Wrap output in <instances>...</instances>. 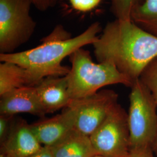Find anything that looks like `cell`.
I'll list each match as a JSON object with an SVG mask.
<instances>
[{"instance_id": "obj_1", "label": "cell", "mask_w": 157, "mask_h": 157, "mask_svg": "<svg viewBox=\"0 0 157 157\" xmlns=\"http://www.w3.org/2000/svg\"><path fill=\"white\" fill-rule=\"evenodd\" d=\"M98 62H110L133 83L157 56V37L132 20L108 23L93 44Z\"/></svg>"}, {"instance_id": "obj_2", "label": "cell", "mask_w": 157, "mask_h": 157, "mask_svg": "<svg viewBox=\"0 0 157 157\" xmlns=\"http://www.w3.org/2000/svg\"><path fill=\"white\" fill-rule=\"evenodd\" d=\"M100 23L95 22L75 37L61 25L41 40L39 45L21 52L0 54L1 62L15 63L28 69L40 79L49 76H65L71 67L62 65L63 60L84 46L93 44L102 32Z\"/></svg>"}, {"instance_id": "obj_3", "label": "cell", "mask_w": 157, "mask_h": 157, "mask_svg": "<svg viewBox=\"0 0 157 157\" xmlns=\"http://www.w3.org/2000/svg\"><path fill=\"white\" fill-rule=\"evenodd\" d=\"M71 67L67 75L71 100L93 95L102 88L121 84L131 87L133 82L110 62L93 61L90 52L82 48L69 56Z\"/></svg>"}, {"instance_id": "obj_4", "label": "cell", "mask_w": 157, "mask_h": 157, "mask_svg": "<svg viewBox=\"0 0 157 157\" xmlns=\"http://www.w3.org/2000/svg\"><path fill=\"white\" fill-rule=\"evenodd\" d=\"M129 101L130 150L151 147L157 133V104L139 78L131 87Z\"/></svg>"}, {"instance_id": "obj_5", "label": "cell", "mask_w": 157, "mask_h": 157, "mask_svg": "<svg viewBox=\"0 0 157 157\" xmlns=\"http://www.w3.org/2000/svg\"><path fill=\"white\" fill-rule=\"evenodd\" d=\"M32 5V0H0V54L14 52L33 36L36 22L30 13Z\"/></svg>"}, {"instance_id": "obj_6", "label": "cell", "mask_w": 157, "mask_h": 157, "mask_svg": "<svg viewBox=\"0 0 157 157\" xmlns=\"http://www.w3.org/2000/svg\"><path fill=\"white\" fill-rule=\"evenodd\" d=\"M90 137L98 155L129 157L130 135L128 112L118 103Z\"/></svg>"}, {"instance_id": "obj_7", "label": "cell", "mask_w": 157, "mask_h": 157, "mask_svg": "<svg viewBox=\"0 0 157 157\" xmlns=\"http://www.w3.org/2000/svg\"><path fill=\"white\" fill-rule=\"evenodd\" d=\"M118 94L113 90H101L93 95L71 100L68 107L76 112L75 128L90 136L106 119L118 104Z\"/></svg>"}, {"instance_id": "obj_8", "label": "cell", "mask_w": 157, "mask_h": 157, "mask_svg": "<svg viewBox=\"0 0 157 157\" xmlns=\"http://www.w3.org/2000/svg\"><path fill=\"white\" fill-rule=\"evenodd\" d=\"M76 112L73 108L50 118H44L30 124L34 135L43 146L51 147L61 140L75 126Z\"/></svg>"}, {"instance_id": "obj_9", "label": "cell", "mask_w": 157, "mask_h": 157, "mask_svg": "<svg viewBox=\"0 0 157 157\" xmlns=\"http://www.w3.org/2000/svg\"><path fill=\"white\" fill-rule=\"evenodd\" d=\"M43 146L22 119L15 120L11 130L1 143V153L8 157H29L40 151Z\"/></svg>"}, {"instance_id": "obj_10", "label": "cell", "mask_w": 157, "mask_h": 157, "mask_svg": "<svg viewBox=\"0 0 157 157\" xmlns=\"http://www.w3.org/2000/svg\"><path fill=\"white\" fill-rule=\"evenodd\" d=\"M0 113L8 116L28 113L41 118L46 115L35 87L21 88L1 96Z\"/></svg>"}, {"instance_id": "obj_11", "label": "cell", "mask_w": 157, "mask_h": 157, "mask_svg": "<svg viewBox=\"0 0 157 157\" xmlns=\"http://www.w3.org/2000/svg\"><path fill=\"white\" fill-rule=\"evenodd\" d=\"M35 88L46 114L67 108L71 102L68 92L67 75L47 77Z\"/></svg>"}, {"instance_id": "obj_12", "label": "cell", "mask_w": 157, "mask_h": 157, "mask_svg": "<svg viewBox=\"0 0 157 157\" xmlns=\"http://www.w3.org/2000/svg\"><path fill=\"white\" fill-rule=\"evenodd\" d=\"M42 80L34 75L28 69L15 63L1 62L0 64V96L21 88L35 87Z\"/></svg>"}, {"instance_id": "obj_13", "label": "cell", "mask_w": 157, "mask_h": 157, "mask_svg": "<svg viewBox=\"0 0 157 157\" xmlns=\"http://www.w3.org/2000/svg\"><path fill=\"white\" fill-rule=\"evenodd\" d=\"M50 147L54 157H94L98 155L92 145L90 136L75 129Z\"/></svg>"}, {"instance_id": "obj_14", "label": "cell", "mask_w": 157, "mask_h": 157, "mask_svg": "<svg viewBox=\"0 0 157 157\" xmlns=\"http://www.w3.org/2000/svg\"><path fill=\"white\" fill-rule=\"evenodd\" d=\"M132 20L157 37V0H142L132 12Z\"/></svg>"}, {"instance_id": "obj_15", "label": "cell", "mask_w": 157, "mask_h": 157, "mask_svg": "<svg viewBox=\"0 0 157 157\" xmlns=\"http://www.w3.org/2000/svg\"><path fill=\"white\" fill-rule=\"evenodd\" d=\"M111 10L116 19L119 20H132V12L142 0H109Z\"/></svg>"}, {"instance_id": "obj_16", "label": "cell", "mask_w": 157, "mask_h": 157, "mask_svg": "<svg viewBox=\"0 0 157 157\" xmlns=\"http://www.w3.org/2000/svg\"><path fill=\"white\" fill-rule=\"evenodd\" d=\"M139 79L150 90L157 104V56L146 67Z\"/></svg>"}, {"instance_id": "obj_17", "label": "cell", "mask_w": 157, "mask_h": 157, "mask_svg": "<svg viewBox=\"0 0 157 157\" xmlns=\"http://www.w3.org/2000/svg\"><path fill=\"white\" fill-rule=\"evenodd\" d=\"M69 1L75 10L88 12L95 10L100 6L102 0H69Z\"/></svg>"}, {"instance_id": "obj_18", "label": "cell", "mask_w": 157, "mask_h": 157, "mask_svg": "<svg viewBox=\"0 0 157 157\" xmlns=\"http://www.w3.org/2000/svg\"><path fill=\"white\" fill-rule=\"evenodd\" d=\"M14 116L1 115L0 116V141L6 140L11 130L14 122Z\"/></svg>"}, {"instance_id": "obj_19", "label": "cell", "mask_w": 157, "mask_h": 157, "mask_svg": "<svg viewBox=\"0 0 157 157\" xmlns=\"http://www.w3.org/2000/svg\"><path fill=\"white\" fill-rule=\"evenodd\" d=\"M33 5L40 11H45L63 0H32Z\"/></svg>"}, {"instance_id": "obj_20", "label": "cell", "mask_w": 157, "mask_h": 157, "mask_svg": "<svg viewBox=\"0 0 157 157\" xmlns=\"http://www.w3.org/2000/svg\"><path fill=\"white\" fill-rule=\"evenodd\" d=\"M129 157H156L151 147L137 148L130 150Z\"/></svg>"}, {"instance_id": "obj_21", "label": "cell", "mask_w": 157, "mask_h": 157, "mask_svg": "<svg viewBox=\"0 0 157 157\" xmlns=\"http://www.w3.org/2000/svg\"><path fill=\"white\" fill-rule=\"evenodd\" d=\"M29 157H54L50 147L43 146V148L36 153Z\"/></svg>"}, {"instance_id": "obj_22", "label": "cell", "mask_w": 157, "mask_h": 157, "mask_svg": "<svg viewBox=\"0 0 157 157\" xmlns=\"http://www.w3.org/2000/svg\"><path fill=\"white\" fill-rule=\"evenodd\" d=\"M151 148L152 150L154 152V155H155V157H157V135L155 137V139L153 141Z\"/></svg>"}, {"instance_id": "obj_23", "label": "cell", "mask_w": 157, "mask_h": 157, "mask_svg": "<svg viewBox=\"0 0 157 157\" xmlns=\"http://www.w3.org/2000/svg\"><path fill=\"white\" fill-rule=\"evenodd\" d=\"M0 157H8L7 155H6L5 154H2V153H1L0 154Z\"/></svg>"}, {"instance_id": "obj_24", "label": "cell", "mask_w": 157, "mask_h": 157, "mask_svg": "<svg viewBox=\"0 0 157 157\" xmlns=\"http://www.w3.org/2000/svg\"><path fill=\"white\" fill-rule=\"evenodd\" d=\"M94 157H102V156H101V155H95V156H94Z\"/></svg>"}]
</instances>
